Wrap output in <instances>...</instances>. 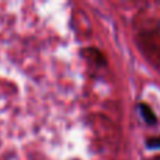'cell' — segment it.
Listing matches in <instances>:
<instances>
[{
	"mask_svg": "<svg viewBox=\"0 0 160 160\" xmlns=\"http://www.w3.org/2000/svg\"><path fill=\"white\" fill-rule=\"evenodd\" d=\"M139 111H141L142 117H143V119L148 124H150V125L156 124V115H155V112H153V110L148 104L141 102V104H139Z\"/></svg>",
	"mask_w": 160,
	"mask_h": 160,
	"instance_id": "cell-1",
	"label": "cell"
},
{
	"mask_svg": "<svg viewBox=\"0 0 160 160\" xmlns=\"http://www.w3.org/2000/svg\"><path fill=\"white\" fill-rule=\"evenodd\" d=\"M146 146L150 149H160V135L156 138H150L146 141Z\"/></svg>",
	"mask_w": 160,
	"mask_h": 160,
	"instance_id": "cell-2",
	"label": "cell"
}]
</instances>
